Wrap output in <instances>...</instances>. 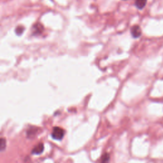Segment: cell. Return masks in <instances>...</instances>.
<instances>
[{"label":"cell","instance_id":"6da1fadb","mask_svg":"<svg viewBox=\"0 0 163 163\" xmlns=\"http://www.w3.org/2000/svg\"><path fill=\"white\" fill-rule=\"evenodd\" d=\"M64 136V131L62 128L59 127H54L52 133V137L54 140H61L62 139Z\"/></svg>","mask_w":163,"mask_h":163},{"label":"cell","instance_id":"7a4b0ae2","mask_svg":"<svg viewBox=\"0 0 163 163\" xmlns=\"http://www.w3.org/2000/svg\"><path fill=\"white\" fill-rule=\"evenodd\" d=\"M44 30L43 25L40 23H37L32 27V35L34 36H38L41 35Z\"/></svg>","mask_w":163,"mask_h":163},{"label":"cell","instance_id":"3957f363","mask_svg":"<svg viewBox=\"0 0 163 163\" xmlns=\"http://www.w3.org/2000/svg\"><path fill=\"white\" fill-rule=\"evenodd\" d=\"M131 34L134 38H138L141 35V29L138 25H135L131 28Z\"/></svg>","mask_w":163,"mask_h":163},{"label":"cell","instance_id":"277c9868","mask_svg":"<svg viewBox=\"0 0 163 163\" xmlns=\"http://www.w3.org/2000/svg\"><path fill=\"white\" fill-rule=\"evenodd\" d=\"M43 150H44V145H43V144L42 143H40L36 146H35L34 149L32 150L31 153H32V154L38 155V154H42L43 152Z\"/></svg>","mask_w":163,"mask_h":163},{"label":"cell","instance_id":"5b68a950","mask_svg":"<svg viewBox=\"0 0 163 163\" xmlns=\"http://www.w3.org/2000/svg\"><path fill=\"white\" fill-rule=\"evenodd\" d=\"M146 2H147V0H136L135 6L138 9L141 10L145 7Z\"/></svg>","mask_w":163,"mask_h":163},{"label":"cell","instance_id":"8992f818","mask_svg":"<svg viewBox=\"0 0 163 163\" xmlns=\"http://www.w3.org/2000/svg\"><path fill=\"white\" fill-rule=\"evenodd\" d=\"M24 30H25V28H24V26H18L17 27L15 28V34L17 35V36H21V35H22Z\"/></svg>","mask_w":163,"mask_h":163},{"label":"cell","instance_id":"52a82bcc","mask_svg":"<svg viewBox=\"0 0 163 163\" xmlns=\"http://www.w3.org/2000/svg\"><path fill=\"white\" fill-rule=\"evenodd\" d=\"M110 155L108 153L104 154L101 157V160L100 163H108L110 161Z\"/></svg>","mask_w":163,"mask_h":163},{"label":"cell","instance_id":"ba28073f","mask_svg":"<svg viewBox=\"0 0 163 163\" xmlns=\"http://www.w3.org/2000/svg\"><path fill=\"white\" fill-rule=\"evenodd\" d=\"M0 148L2 151H3L6 148V140L3 138H2L0 140Z\"/></svg>","mask_w":163,"mask_h":163},{"label":"cell","instance_id":"9c48e42d","mask_svg":"<svg viewBox=\"0 0 163 163\" xmlns=\"http://www.w3.org/2000/svg\"><path fill=\"white\" fill-rule=\"evenodd\" d=\"M124 1H126V0H124Z\"/></svg>","mask_w":163,"mask_h":163}]
</instances>
